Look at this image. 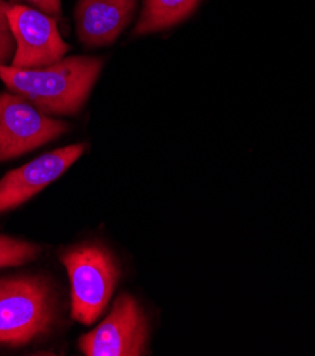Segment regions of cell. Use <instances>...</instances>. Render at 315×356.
<instances>
[{
	"instance_id": "10",
	"label": "cell",
	"mask_w": 315,
	"mask_h": 356,
	"mask_svg": "<svg viewBox=\"0 0 315 356\" xmlns=\"http://www.w3.org/2000/svg\"><path fill=\"white\" fill-rule=\"evenodd\" d=\"M40 247L26 240L0 234V270L23 266L36 259Z\"/></svg>"
},
{
	"instance_id": "7",
	"label": "cell",
	"mask_w": 315,
	"mask_h": 356,
	"mask_svg": "<svg viewBox=\"0 0 315 356\" xmlns=\"http://www.w3.org/2000/svg\"><path fill=\"white\" fill-rule=\"evenodd\" d=\"M86 148L84 144L68 145L9 172L0 181V213L16 209L58 179L79 161Z\"/></svg>"
},
{
	"instance_id": "3",
	"label": "cell",
	"mask_w": 315,
	"mask_h": 356,
	"mask_svg": "<svg viewBox=\"0 0 315 356\" xmlns=\"http://www.w3.org/2000/svg\"><path fill=\"white\" fill-rule=\"evenodd\" d=\"M72 282V315L84 325L94 324L107 308L118 281V266L107 248L84 244L61 254Z\"/></svg>"
},
{
	"instance_id": "6",
	"label": "cell",
	"mask_w": 315,
	"mask_h": 356,
	"mask_svg": "<svg viewBox=\"0 0 315 356\" xmlns=\"http://www.w3.org/2000/svg\"><path fill=\"white\" fill-rule=\"evenodd\" d=\"M16 42V53L10 65L38 68L60 61L68 51L56 19L39 9L10 3L8 10Z\"/></svg>"
},
{
	"instance_id": "5",
	"label": "cell",
	"mask_w": 315,
	"mask_h": 356,
	"mask_svg": "<svg viewBox=\"0 0 315 356\" xmlns=\"http://www.w3.org/2000/svg\"><path fill=\"white\" fill-rule=\"evenodd\" d=\"M148 323L139 304L128 294L121 296L104 321L79 339L87 356H139L145 355Z\"/></svg>"
},
{
	"instance_id": "8",
	"label": "cell",
	"mask_w": 315,
	"mask_h": 356,
	"mask_svg": "<svg viewBox=\"0 0 315 356\" xmlns=\"http://www.w3.org/2000/svg\"><path fill=\"white\" fill-rule=\"evenodd\" d=\"M139 0H79L74 12L80 42L87 47L113 44L132 22Z\"/></svg>"
},
{
	"instance_id": "11",
	"label": "cell",
	"mask_w": 315,
	"mask_h": 356,
	"mask_svg": "<svg viewBox=\"0 0 315 356\" xmlns=\"http://www.w3.org/2000/svg\"><path fill=\"white\" fill-rule=\"evenodd\" d=\"M10 3L0 0V65H10L16 53V42L8 10Z\"/></svg>"
},
{
	"instance_id": "2",
	"label": "cell",
	"mask_w": 315,
	"mask_h": 356,
	"mask_svg": "<svg viewBox=\"0 0 315 356\" xmlns=\"http://www.w3.org/2000/svg\"><path fill=\"white\" fill-rule=\"evenodd\" d=\"M56 301L42 277H0V345L23 346L45 335L54 321Z\"/></svg>"
},
{
	"instance_id": "9",
	"label": "cell",
	"mask_w": 315,
	"mask_h": 356,
	"mask_svg": "<svg viewBox=\"0 0 315 356\" xmlns=\"http://www.w3.org/2000/svg\"><path fill=\"white\" fill-rule=\"evenodd\" d=\"M202 0H144L141 15L134 27V35L162 31L186 20Z\"/></svg>"
},
{
	"instance_id": "4",
	"label": "cell",
	"mask_w": 315,
	"mask_h": 356,
	"mask_svg": "<svg viewBox=\"0 0 315 356\" xmlns=\"http://www.w3.org/2000/svg\"><path fill=\"white\" fill-rule=\"evenodd\" d=\"M68 125L15 92L0 94V162L38 149L57 139Z\"/></svg>"
},
{
	"instance_id": "1",
	"label": "cell",
	"mask_w": 315,
	"mask_h": 356,
	"mask_svg": "<svg viewBox=\"0 0 315 356\" xmlns=\"http://www.w3.org/2000/svg\"><path fill=\"white\" fill-rule=\"evenodd\" d=\"M102 60L88 56L64 57L38 68L0 65V80L47 115L81 111L101 73Z\"/></svg>"
},
{
	"instance_id": "12",
	"label": "cell",
	"mask_w": 315,
	"mask_h": 356,
	"mask_svg": "<svg viewBox=\"0 0 315 356\" xmlns=\"http://www.w3.org/2000/svg\"><path fill=\"white\" fill-rule=\"evenodd\" d=\"M12 3L31 6L53 17L61 15V0H12Z\"/></svg>"
}]
</instances>
